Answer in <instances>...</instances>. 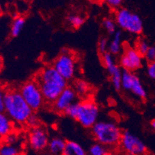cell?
<instances>
[{
    "label": "cell",
    "mask_w": 155,
    "mask_h": 155,
    "mask_svg": "<svg viewBox=\"0 0 155 155\" xmlns=\"http://www.w3.org/2000/svg\"><path fill=\"white\" fill-rule=\"evenodd\" d=\"M39 84L46 102L52 104L67 87V81L53 66L42 69L35 80Z\"/></svg>",
    "instance_id": "obj_1"
},
{
    "label": "cell",
    "mask_w": 155,
    "mask_h": 155,
    "mask_svg": "<svg viewBox=\"0 0 155 155\" xmlns=\"http://www.w3.org/2000/svg\"><path fill=\"white\" fill-rule=\"evenodd\" d=\"M5 113L13 123L26 124L33 110L26 104L19 91L9 89L5 93Z\"/></svg>",
    "instance_id": "obj_2"
},
{
    "label": "cell",
    "mask_w": 155,
    "mask_h": 155,
    "mask_svg": "<svg viewBox=\"0 0 155 155\" xmlns=\"http://www.w3.org/2000/svg\"><path fill=\"white\" fill-rule=\"evenodd\" d=\"M97 143L104 146H115L120 142L122 130L117 124L109 120H98L91 128Z\"/></svg>",
    "instance_id": "obj_3"
},
{
    "label": "cell",
    "mask_w": 155,
    "mask_h": 155,
    "mask_svg": "<svg viewBox=\"0 0 155 155\" xmlns=\"http://www.w3.org/2000/svg\"><path fill=\"white\" fill-rule=\"evenodd\" d=\"M115 22L120 28L132 34H140L143 23L140 16L126 8H120L115 13Z\"/></svg>",
    "instance_id": "obj_4"
},
{
    "label": "cell",
    "mask_w": 155,
    "mask_h": 155,
    "mask_svg": "<svg viewBox=\"0 0 155 155\" xmlns=\"http://www.w3.org/2000/svg\"><path fill=\"white\" fill-rule=\"evenodd\" d=\"M100 108L94 101L86 100L79 103L78 115L76 119L84 128H92L98 121Z\"/></svg>",
    "instance_id": "obj_5"
},
{
    "label": "cell",
    "mask_w": 155,
    "mask_h": 155,
    "mask_svg": "<svg viewBox=\"0 0 155 155\" xmlns=\"http://www.w3.org/2000/svg\"><path fill=\"white\" fill-rule=\"evenodd\" d=\"M53 67L67 81L71 80L75 76L77 70L75 56L71 51L64 49L55 60Z\"/></svg>",
    "instance_id": "obj_6"
},
{
    "label": "cell",
    "mask_w": 155,
    "mask_h": 155,
    "mask_svg": "<svg viewBox=\"0 0 155 155\" xmlns=\"http://www.w3.org/2000/svg\"><path fill=\"white\" fill-rule=\"evenodd\" d=\"M19 92L33 111L39 110L44 104V97L36 80H29L22 84L19 89Z\"/></svg>",
    "instance_id": "obj_7"
},
{
    "label": "cell",
    "mask_w": 155,
    "mask_h": 155,
    "mask_svg": "<svg viewBox=\"0 0 155 155\" xmlns=\"http://www.w3.org/2000/svg\"><path fill=\"white\" fill-rule=\"evenodd\" d=\"M120 143L127 155H146L147 153V147L143 140L129 130L123 132Z\"/></svg>",
    "instance_id": "obj_8"
},
{
    "label": "cell",
    "mask_w": 155,
    "mask_h": 155,
    "mask_svg": "<svg viewBox=\"0 0 155 155\" xmlns=\"http://www.w3.org/2000/svg\"><path fill=\"white\" fill-rule=\"evenodd\" d=\"M120 65L124 70L136 71L143 66V56L138 53L135 48L127 46L120 58Z\"/></svg>",
    "instance_id": "obj_9"
},
{
    "label": "cell",
    "mask_w": 155,
    "mask_h": 155,
    "mask_svg": "<svg viewBox=\"0 0 155 155\" xmlns=\"http://www.w3.org/2000/svg\"><path fill=\"white\" fill-rule=\"evenodd\" d=\"M114 56L109 52L106 53L105 54L102 55V63L110 77L111 83L114 88L116 91H120L122 88L121 79L123 71L117 65Z\"/></svg>",
    "instance_id": "obj_10"
},
{
    "label": "cell",
    "mask_w": 155,
    "mask_h": 155,
    "mask_svg": "<svg viewBox=\"0 0 155 155\" xmlns=\"http://www.w3.org/2000/svg\"><path fill=\"white\" fill-rule=\"evenodd\" d=\"M50 137L45 127L39 126L31 129L29 134V143L31 148L35 151H43L48 147Z\"/></svg>",
    "instance_id": "obj_11"
},
{
    "label": "cell",
    "mask_w": 155,
    "mask_h": 155,
    "mask_svg": "<svg viewBox=\"0 0 155 155\" xmlns=\"http://www.w3.org/2000/svg\"><path fill=\"white\" fill-rule=\"evenodd\" d=\"M77 94L74 89L70 87H67L60 94L58 98L53 104V108L57 113L64 114L66 110L72 104L77 102Z\"/></svg>",
    "instance_id": "obj_12"
},
{
    "label": "cell",
    "mask_w": 155,
    "mask_h": 155,
    "mask_svg": "<svg viewBox=\"0 0 155 155\" xmlns=\"http://www.w3.org/2000/svg\"><path fill=\"white\" fill-rule=\"evenodd\" d=\"M66 143L67 141L64 139L60 137H55L50 140L47 150L50 155H63Z\"/></svg>",
    "instance_id": "obj_13"
},
{
    "label": "cell",
    "mask_w": 155,
    "mask_h": 155,
    "mask_svg": "<svg viewBox=\"0 0 155 155\" xmlns=\"http://www.w3.org/2000/svg\"><path fill=\"white\" fill-rule=\"evenodd\" d=\"M127 91H130L132 94H134L137 97L140 99H145L147 97V92L146 90L143 87L140 78L134 73L132 80L130 81L129 87Z\"/></svg>",
    "instance_id": "obj_14"
},
{
    "label": "cell",
    "mask_w": 155,
    "mask_h": 155,
    "mask_svg": "<svg viewBox=\"0 0 155 155\" xmlns=\"http://www.w3.org/2000/svg\"><path fill=\"white\" fill-rule=\"evenodd\" d=\"M12 130L13 121L5 112L0 113V138H5L12 133Z\"/></svg>",
    "instance_id": "obj_15"
},
{
    "label": "cell",
    "mask_w": 155,
    "mask_h": 155,
    "mask_svg": "<svg viewBox=\"0 0 155 155\" xmlns=\"http://www.w3.org/2000/svg\"><path fill=\"white\" fill-rule=\"evenodd\" d=\"M63 155H87L82 145L73 140H68L66 143Z\"/></svg>",
    "instance_id": "obj_16"
},
{
    "label": "cell",
    "mask_w": 155,
    "mask_h": 155,
    "mask_svg": "<svg viewBox=\"0 0 155 155\" xmlns=\"http://www.w3.org/2000/svg\"><path fill=\"white\" fill-rule=\"evenodd\" d=\"M122 38H123V34L122 32L120 30H117V32L114 34L112 40L109 44V49L108 52L113 55L116 56L118 55L121 51V42H122Z\"/></svg>",
    "instance_id": "obj_17"
},
{
    "label": "cell",
    "mask_w": 155,
    "mask_h": 155,
    "mask_svg": "<svg viewBox=\"0 0 155 155\" xmlns=\"http://www.w3.org/2000/svg\"><path fill=\"white\" fill-rule=\"evenodd\" d=\"M26 23V19L22 16L15 17L12 22V26H11V36L12 37H16L20 34L23 29L24 26Z\"/></svg>",
    "instance_id": "obj_18"
},
{
    "label": "cell",
    "mask_w": 155,
    "mask_h": 155,
    "mask_svg": "<svg viewBox=\"0 0 155 155\" xmlns=\"http://www.w3.org/2000/svg\"><path fill=\"white\" fill-rule=\"evenodd\" d=\"M73 89L77 95H79L80 97H84V96H87V94L90 92L91 87L85 80H77L74 84Z\"/></svg>",
    "instance_id": "obj_19"
},
{
    "label": "cell",
    "mask_w": 155,
    "mask_h": 155,
    "mask_svg": "<svg viewBox=\"0 0 155 155\" xmlns=\"http://www.w3.org/2000/svg\"><path fill=\"white\" fill-rule=\"evenodd\" d=\"M67 22L74 29H79L84 25L85 19L78 14H70L67 16Z\"/></svg>",
    "instance_id": "obj_20"
},
{
    "label": "cell",
    "mask_w": 155,
    "mask_h": 155,
    "mask_svg": "<svg viewBox=\"0 0 155 155\" xmlns=\"http://www.w3.org/2000/svg\"><path fill=\"white\" fill-rule=\"evenodd\" d=\"M19 147L15 145L3 143L0 146V155H20Z\"/></svg>",
    "instance_id": "obj_21"
},
{
    "label": "cell",
    "mask_w": 155,
    "mask_h": 155,
    "mask_svg": "<svg viewBox=\"0 0 155 155\" xmlns=\"http://www.w3.org/2000/svg\"><path fill=\"white\" fill-rule=\"evenodd\" d=\"M89 153L90 155H110L107 147L99 143H95L91 145Z\"/></svg>",
    "instance_id": "obj_22"
},
{
    "label": "cell",
    "mask_w": 155,
    "mask_h": 155,
    "mask_svg": "<svg viewBox=\"0 0 155 155\" xmlns=\"http://www.w3.org/2000/svg\"><path fill=\"white\" fill-rule=\"evenodd\" d=\"M102 26L108 34H114L117 32L116 22L111 18H105L102 22Z\"/></svg>",
    "instance_id": "obj_23"
},
{
    "label": "cell",
    "mask_w": 155,
    "mask_h": 155,
    "mask_svg": "<svg viewBox=\"0 0 155 155\" xmlns=\"http://www.w3.org/2000/svg\"><path fill=\"white\" fill-rule=\"evenodd\" d=\"M79 103L80 102H75L71 106H70L64 112L65 115L74 120L77 119L79 110Z\"/></svg>",
    "instance_id": "obj_24"
},
{
    "label": "cell",
    "mask_w": 155,
    "mask_h": 155,
    "mask_svg": "<svg viewBox=\"0 0 155 155\" xmlns=\"http://www.w3.org/2000/svg\"><path fill=\"white\" fill-rule=\"evenodd\" d=\"M149 48H150V46L148 45V43L143 39L137 40V42L136 43V46H135V49H136L137 51L143 56H145L147 50H149Z\"/></svg>",
    "instance_id": "obj_25"
},
{
    "label": "cell",
    "mask_w": 155,
    "mask_h": 155,
    "mask_svg": "<svg viewBox=\"0 0 155 155\" xmlns=\"http://www.w3.org/2000/svg\"><path fill=\"white\" fill-rule=\"evenodd\" d=\"M109 49V44H108V40L106 38H101L98 43V50L101 55L105 54L108 52Z\"/></svg>",
    "instance_id": "obj_26"
},
{
    "label": "cell",
    "mask_w": 155,
    "mask_h": 155,
    "mask_svg": "<svg viewBox=\"0 0 155 155\" xmlns=\"http://www.w3.org/2000/svg\"><path fill=\"white\" fill-rule=\"evenodd\" d=\"M39 122H40V121H39V117H38L37 115L32 114V115L29 117V118L28 119V120L26 121V124H27V126H29V127L31 128V129H33V128H36L37 127L40 126Z\"/></svg>",
    "instance_id": "obj_27"
},
{
    "label": "cell",
    "mask_w": 155,
    "mask_h": 155,
    "mask_svg": "<svg viewBox=\"0 0 155 155\" xmlns=\"http://www.w3.org/2000/svg\"><path fill=\"white\" fill-rule=\"evenodd\" d=\"M144 58L149 63H154L155 62V46H150L149 50H147L145 54Z\"/></svg>",
    "instance_id": "obj_28"
},
{
    "label": "cell",
    "mask_w": 155,
    "mask_h": 155,
    "mask_svg": "<svg viewBox=\"0 0 155 155\" xmlns=\"http://www.w3.org/2000/svg\"><path fill=\"white\" fill-rule=\"evenodd\" d=\"M106 3L107 4L108 6L112 9L118 10L121 8L123 2L121 0H107V1H106Z\"/></svg>",
    "instance_id": "obj_29"
},
{
    "label": "cell",
    "mask_w": 155,
    "mask_h": 155,
    "mask_svg": "<svg viewBox=\"0 0 155 155\" xmlns=\"http://www.w3.org/2000/svg\"><path fill=\"white\" fill-rule=\"evenodd\" d=\"M4 139H5V143L14 145L18 141V136L15 134L11 133L10 134H9L8 136L5 137Z\"/></svg>",
    "instance_id": "obj_30"
},
{
    "label": "cell",
    "mask_w": 155,
    "mask_h": 155,
    "mask_svg": "<svg viewBox=\"0 0 155 155\" xmlns=\"http://www.w3.org/2000/svg\"><path fill=\"white\" fill-rule=\"evenodd\" d=\"M5 90L0 87V113L5 112Z\"/></svg>",
    "instance_id": "obj_31"
},
{
    "label": "cell",
    "mask_w": 155,
    "mask_h": 155,
    "mask_svg": "<svg viewBox=\"0 0 155 155\" xmlns=\"http://www.w3.org/2000/svg\"><path fill=\"white\" fill-rule=\"evenodd\" d=\"M147 74L149 77L155 81V62L149 63L147 67Z\"/></svg>",
    "instance_id": "obj_32"
},
{
    "label": "cell",
    "mask_w": 155,
    "mask_h": 155,
    "mask_svg": "<svg viewBox=\"0 0 155 155\" xmlns=\"http://www.w3.org/2000/svg\"><path fill=\"white\" fill-rule=\"evenodd\" d=\"M2 69H3V63H2V60L0 58V74L2 73Z\"/></svg>",
    "instance_id": "obj_33"
},
{
    "label": "cell",
    "mask_w": 155,
    "mask_h": 155,
    "mask_svg": "<svg viewBox=\"0 0 155 155\" xmlns=\"http://www.w3.org/2000/svg\"><path fill=\"white\" fill-rule=\"evenodd\" d=\"M150 126L155 130V120H153L150 122Z\"/></svg>",
    "instance_id": "obj_34"
},
{
    "label": "cell",
    "mask_w": 155,
    "mask_h": 155,
    "mask_svg": "<svg viewBox=\"0 0 155 155\" xmlns=\"http://www.w3.org/2000/svg\"><path fill=\"white\" fill-rule=\"evenodd\" d=\"M2 13H3V10H2V5H1V4H0V16L2 15Z\"/></svg>",
    "instance_id": "obj_35"
},
{
    "label": "cell",
    "mask_w": 155,
    "mask_h": 155,
    "mask_svg": "<svg viewBox=\"0 0 155 155\" xmlns=\"http://www.w3.org/2000/svg\"><path fill=\"white\" fill-rule=\"evenodd\" d=\"M87 155H90V154H87Z\"/></svg>",
    "instance_id": "obj_36"
}]
</instances>
